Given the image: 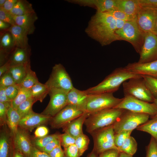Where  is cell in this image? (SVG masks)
<instances>
[{
  "label": "cell",
  "mask_w": 157,
  "mask_h": 157,
  "mask_svg": "<svg viewBox=\"0 0 157 157\" xmlns=\"http://www.w3.org/2000/svg\"><path fill=\"white\" fill-rule=\"evenodd\" d=\"M118 29L116 19L108 12L97 11L91 18L85 32L102 46L120 40L116 33Z\"/></svg>",
  "instance_id": "obj_1"
},
{
  "label": "cell",
  "mask_w": 157,
  "mask_h": 157,
  "mask_svg": "<svg viewBox=\"0 0 157 157\" xmlns=\"http://www.w3.org/2000/svg\"><path fill=\"white\" fill-rule=\"evenodd\" d=\"M131 72L125 67L115 69L97 85L85 90L88 94L113 93L117 90L121 85L129 79L142 77Z\"/></svg>",
  "instance_id": "obj_2"
},
{
  "label": "cell",
  "mask_w": 157,
  "mask_h": 157,
  "mask_svg": "<svg viewBox=\"0 0 157 157\" xmlns=\"http://www.w3.org/2000/svg\"><path fill=\"white\" fill-rule=\"evenodd\" d=\"M125 110L112 108L89 113L84 124L90 134L98 129L113 125Z\"/></svg>",
  "instance_id": "obj_3"
},
{
  "label": "cell",
  "mask_w": 157,
  "mask_h": 157,
  "mask_svg": "<svg viewBox=\"0 0 157 157\" xmlns=\"http://www.w3.org/2000/svg\"><path fill=\"white\" fill-rule=\"evenodd\" d=\"M116 33L120 40L130 43L137 53L140 54L144 40V33L139 28L136 19L126 22L123 26L117 30Z\"/></svg>",
  "instance_id": "obj_4"
},
{
  "label": "cell",
  "mask_w": 157,
  "mask_h": 157,
  "mask_svg": "<svg viewBox=\"0 0 157 157\" xmlns=\"http://www.w3.org/2000/svg\"><path fill=\"white\" fill-rule=\"evenodd\" d=\"M150 116L125 110L113 125L115 134L123 131H132L149 120Z\"/></svg>",
  "instance_id": "obj_5"
},
{
  "label": "cell",
  "mask_w": 157,
  "mask_h": 157,
  "mask_svg": "<svg viewBox=\"0 0 157 157\" xmlns=\"http://www.w3.org/2000/svg\"><path fill=\"white\" fill-rule=\"evenodd\" d=\"M124 95H129L149 103H154L155 99L142 77L130 79L122 83Z\"/></svg>",
  "instance_id": "obj_6"
},
{
  "label": "cell",
  "mask_w": 157,
  "mask_h": 157,
  "mask_svg": "<svg viewBox=\"0 0 157 157\" xmlns=\"http://www.w3.org/2000/svg\"><path fill=\"white\" fill-rule=\"evenodd\" d=\"M115 97L113 93L88 94L86 112L91 113L105 109L114 108L122 100Z\"/></svg>",
  "instance_id": "obj_7"
},
{
  "label": "cell",
  "mask_w": 157,
  "mask_h": 157,
  "mask_svg": "<svg viewBox=\"0 0 157 157\" xmlns=\"http://www.w3.org/2000/svg\"><path fill=\"white\" fill-rule=\"evenodd\" d=\"M90 134L93 140V149L97 154L111 149H118L115 144V133L113 125L98 129Z\"/></svg>",
  "instance_id": "obj_8"
},
{
  "label": "cell",
  "mask_w": 157,
  "mask_h": 157,
  "mask_svg": "<svg viewBox=\"0 0 157 157\" xmlns=\"http://www.w3.org/2000/svg\"><path fill=\"white\" fill-rule=\"evenodd\" d=\"M114 108L147 114L151 117L157 112V105L154 103L147 102L129 95H124L122 101Z\"/></svg>",
  "instance_id": "obj_9"
},
{
  "label": "cell",
  "mask_w": 157,
  "mask_h": 157,
  "mask_svg": "<svg viewBox=\"0 0 157 157\" xmlns=\"http://www.w3.org/2000/svg\"><path fill=\"white\" fill-rule=\"evenodd\" d=\"M45 84L50 89H58L67 93L74 87L69 75L60 63L53 67L49 77Z\"/></svg>",
  "instance_id": "obj_10"
},
{
  "label": "cell",
  "mask_w": 157,
  "mask_h": 157,
  "mask_svg": "<svg viewBox=\"0 0 157 157\" xmlns=\"http://www.w3.org/2000/svg\"><path fill=\"white\" fill-rule=\"evenodd\" d=\"M67 92L60 90L50 89L49 102L42 114L54 117L68 104Z\"/></svg>",
  "instance_id": "obj_11"
},
{
  "label": "cell",
  "mask_w": 157,
  "mask_h": 157,
  "mask_svg": "<svg viewBox=\"0 0 157 157\" xmlns=\"http://www.w3.org/2000/svg\"><path fill=\"white\" fill-rule=\"evenodd\" d=\"M84 113L75 106L67 105L52 118L51 126L54 129L63 128Z\"/></svg>",
  "instance_id": "obj_12"
},
{
  "label": "cell",
  "mask_w": 157,
  "mask_h": 157,
  "mask_svg": "<svg viewBox=\"0 0 157 157\" xmlns=\"http://www.w3.org/2000/svg\"><path fill=\"white\" fill-rule=\"evenodd\" d=\"M138 62L144 63L157 60V36L153 33H144V40Z\"/></svg>",
  "instance_id": "obj_13"
},
{
  "label": "cell",
  "mask_w": 157,
  "mask_h": 157,
  "mask_svg": "<svg viewBox=\"0 0 157 157\" xmlns=\"http://www.w3.org/2000/svg\"><path fill=\"white\" fill-rule=\"evenodd\" d=\"M157 15V9L142 7L136 18L140 29L144 33H153Z\"/></svg>",
  "instance_id": "obj_14"
},
{
  "label": "cell",
  "mask_w": 157,
  "mask_h": 157,
  "mask_svg": "<svg viewBox=\"0 0 157 157\" xmlns=\"http://www.w3.org/2000/svg\"><path fill=\"white\" fill-rule=\"evenodd\" d=\"M52 118L41 113H35L32 110L22 118L19 127L27 131H31L35 128L42 125L51 120Z\"/></svg>",
  "instance_id": "obj_15"
},
{
  "label": "cell",
  "mask_w": 157,
  "mask_h": 157,
  "mask_svg": "<svg viewBox=\"0 0 157 157\" xmlns=\"http://www.w3.org/2000/svg\"><path fill=\"white\" fill-rule=\"evenodd\" d=\"M27 131L19 127L13 137L15 149L20 152L25 157L30 156L33 147Z\"/></svg>",
  "instance_id": "obj_16"
},
{
  "label": "cell",
  "mask_w": 157,
  "mask_h": 157,
  "mask_svg": "<svg viewBox=\"0 0 157 157\" xmlns=\"http://www.w3.org/2000/svg\"><path fill=\"white\" fill-rule=\"evenodd\" d=\"M69 2L81 6L95 8L97 11L107 12L117 9V0H70Z\"/></svg>",
  "instance_id": "obj_17"
},
{
  "label": "cell",
  "mask_w": 157,
  "mask_h": 157,
  "mask_svg": "<svg viewBox=\"0 0 157 157\" xmlns=\"http://www.w3.org/2000/svg\"><path fill=\"white\" fill-rule=\"evenodd\" d=\"M125 67L138 75L157 78V60L144 63H130Z\"/></svg>",
  "instance_id": "obj_18"
},
{
  "label": "cell",
  "mask_w": 157,
  "mask_h": 157,
  "mask_svg": "<svg viewBox=\"0 0 157 157\" xmlns=\"http://www.w3.org/2000/svg\"><path fill=\"white\" fill-rule=\"evenodd\" d=\"M88 95L85 90H80L74 87L67 93V105L75 106L84 112H87Z\"/></svg>",
  "instance_id": "obj_19"
},
{
  "label": "cell",
  "mask_w": 157,
  "mask_h": 157,
  "mask_svg": "<svg viewBox=\"0 0 157 157\" xmlns=\"http://www.w3.org/2000/svg\"><path fill=\"white\" fill-rule=\"evenodd\" d=\"M6 125L0 132V157H13L15 148L11 140L13 136L6 129Z\"/></svg>",
  "instance_id": "obj_20"
},
{
  "label": "cell",
  "mask_w": 157,
  "mask_h": 157,
  "mask_svg": "<svg viewBox=\"0 0 157 157\" xmlns=\"http://www.w3.org/2000/svg\"><path fill=\"white\" fill-rule=\"evenodd\" d=\"M6 31L11 34L15 47L25 48L29 47L27 37L28 34L24 28L16 24L11 26Z\"/></svg>",
  "instance_id": "obj_21"
},
{
  "label": "cell",
  "mask_w": 157,
  "mask_h": 157,
  "mask_svg": "<svg viewBox=\"0 0 157 157\" xmlns=\"http://www.w3.org/2000/svg\"><path fill=\"white\" fill-rule=\"evenodd\" d=\"M89 113H84L82 115L67 124L63 128V131L75 139L83 133V126Z\"/></svg>",
  "instance_id": "obj_22"
},
{
  "label": "cell",
  "mask_w": 157,
  "mask_h": 157,
  "mask_svg": "<svg viewBox=\"0 0 157 157\" xmlns=\"http://www.w3.org/2000/svg\"><path fill=\"white\" fill-rule=\"evenodd\" d=\"M30 52L29 47L25 48L16 47L8 61L10 66L26 65L30 63Z\"/></svg>",
  "instance_id": "obj_23"
},
{
  "label": "cell",
  "mask_w": 157,
  "mask_h": 157,
  "mask_svg": "<svg viewBox=\"0 0 157 157\" xmlns=\"http://www.w3.org/2000/svg\"><path fill=\"white\" fill-rule=\"evenodd\" d=\"M142 7L138 0H117V8L134 19Z\"/></svg>",
  "instance_id": "obj_24"
},
{
  "label": "cell",
  "mask_w": 157,
  "mask_h": 157,
  "mask_svg": "<svg viewBox=\"0 0 157 157\" xmlns=\"http://www.w3.org/2000/svg\"><path fill=\"white\" fill-rule=\"evenodd\" d=\"M13 16L16 24L25 29L28 35L34 33L35 29L34 23L38 19L35 12L20 16Z\"/></svg>",
  "instance_id": "obj_25"
},
{
  "label": "cell",
  "mask_w": 157,
  "mask_h": 157,
  "mask_svg": "<svg viewBox=\"0 0 157 157\" xmlns=\"http://www.w3.org/2000/svg\"><path fill=\"white\" fill-rule=\"evenodd\" d=\"M22 117L17 110L12 106L8 109L7 124L12 136L13 137L17 132Z\"/></svg>",
  "instance_id": "obj_26"
},
{
  "label": "cell",
  "mask_w": 157,
  "mask_h": 157,
  "mask_svg": "<svg viewBox=\"0 0 157 157\" xmlns=\"http://www.w3.org/2000/svg\"><path fill=\"white\" fill-rule=\"evenodd\" d=\"M1 34L0 40V53L7 55L12 52L16 47L12 36L8 31H3Z\"/></svg>",
  "instance_id": "obj_27"
},
{
  "label": "cell",
  "mask_w": 157,
  "mask_h": 157,
  "mask_svg": "<svg viewBox=\"0 0 157 157\" xmlns=\"http://www.w3.org/2000/svg\"><path fill=\"white\" fill-rule=\"evenodd\" d=\"M35 12L32 4L25 0H18L10 13L13 16H20Z\"/></svg>",
  "instance_id": "obj_28"
},
{
  "label": "cell",
  "mask_w": 157,
  "mask_h": 157,
  "mask_svg": "<svg viewBox=\"0 0 157 157\" xmlns=\"http://www.w3.org/2000/svg\"><path fill=\"white\" fill-rule=\"evenodd\" d=\"M30 90L31 97L36 102L39 101L42 102L47 95L49 94L50 89L45 83L42 84L39 81Z\"/></svg>",
  "instance_id": "obj_29"
},
{
  "label": "cell",
  "mask_w": 157,
  "mask_h": 157,
  "mask_svg": "<svg viewBox=\"0 0 157 157\" xmlns=\"http://www.w3.org/2000/svg\"><path fill=\"white\" fill-rule=\"evenodd\" d=\"M30 63L10 66L9 71L17 85L19 84L23 80L26 74L27 66Z\"/></svg>",
  "instance_id": "obj_30"
},
{
  "label": "cell",
  "mask_w": 157,
  "mask_h": 157,
  "mask_svg": "<svg viewBox=\"0 0 157 157\" xmlns=\"http://www.w3.org/2000/svg\"><path fill=\"white\" fill-rule=\"evenodd\" d=\"M38 82L35 72L31 69L30 63L27 66L25 76L22 82L18 85L21 87L30 89Z\"/></svg>",
  "instance_id": "obj_31"
},
{
  "label": "cell",
  "mask_w": 157,
  "mask_h": 157,
  "mask_svg": "<svg viewBox=\"0 0 157 157\" xmlns=\"http://www.w3.org/2000/svg\"><path fill=\"white\" fill-rule=\"evenodd\" d=\"M136 129L149 134L157 142V119H151L138 127Z\"/></svg>",
  "instance_id": "obj_32"
},
{
  "label": "cell",
  "mask_w": 157,
  "mask_h": 157,
  "mask_svg": "<svg viewBox=\"0 0 157 157\" xmlns=\"http://www.w3.org/2000/svg\"><path fill=\"white\" fill-rule=\"evenodd\" d=\"M137 149V143L134 138L131 135L125 140L121 147L119 149L123 152L133 156Z\"/></svg>",
  "instance_id": "obj_33"
},
{
  "label": "cell",
  "mask_w": 157,
  "mask_h": 157,
  "mask_svg": "<svg viewBox=\"0 0 157 157\" xmlns=\"http://www.w3.org/2000/svg\"><path fill=\"white\" fill-rule=\"evenodd\" d=\"M31 97V94L30 89L19 86L18 94L15 98L12 101V106L16 109L22 103Z\"/></svg>",
  "instance_id": "obj_34"
},
{
  "label": "cell",
  "mask_w": 157,
  "mask_h": 157,
  "mask_svg": "<svg viewBox=\"0 0 157 157\" xmlns=\"http://www.w3.org/2000/svg\"><path fill=\"white\" fill-rule=\"evenodd\" d=\"M60 135L61 134L56 133L42 138H35L33 142V146L41 150L51 141L60 138Z\"/></svg>",
  "instance_id": "obj_35"
},
{
  "label": "cell",
  "mask_w": 157,
  "mask_h": 157,
  "mask_svg": "<svg viewBox=\"0 0 157 157\" xmlns=\"http://www.w3.org/2000/svg\"><path fill=\"white\" fill-rule=\"evenodd\" d=\"M89 142L90 139L88 137L83 133L75 138V144L78 149L81 156L88 149Z\"/></svg>",
  "instance_id": "obj_36"
},
{
  "label": "cell",
  "mask_w": 157,
  "mask_h": 157,
  "mask_svg": "<svg viewBox=\"0 0 157 157\" xmlns=\"http://www.w3.org/2000/svg\"><path fill=\"white\" fill-rule=\"evenodd\" d=\"M36 102L31 97L23 102L18 106L16 110L22 118L27 115L32 110L33 105Z\"/></svg>",
  "instance_id": "obj_37"
},
{
  "label": "cell",
  "mask_w": 157,
  "mask_h": 157,
  "mask_svg": "<svg viewBox=\"0 0 157 157\" xmlns=\"http://www.w3.org/2000/svg\"><path fill=\"white\" fill-rule=\"evenodd\" d=\"M145 84L155 99H157V78L142 76Z\"/></svg>",
  "instance_id": "obj_38"
},
{
  "label": "cell",
  "mask_w": 157,
  "mask_h": 157,
  "mask_svg": "<svg viewBox=\"0 0 157 157\" xmlns=\"http://www.w3.org/2000/svg\"><path fill=\"white\" fill-rule=\"evenodd\" d=\"M132 131H123L118 133L115 134V144L119 150L126 139L130 135Z\"/></svg>",
  "instance_id": "obj_39"
},
{
  "label": "cell",
  "mask_w": 157,
  "mask_h": 157,
  "mask_svg": "<svg viewBox=\"0 0 157 157\" xmlns=\"http://www.w3.org/2000/svg\"><path fill=\"white\" fill-rule=\"evenodd\" d=\"M11 106L12 102L6 103L0 102V122L1 126H3L7 124L8 110Z\"/></svg>",
  "instance_id": "obj_40"
},
{
  "label": "cell",
  "mask_w": 157,
  "mask_h": 157,
  "mask_svg": "<svg viewBox=\"0 0 157 157\" xmlns=\"http://www.w3.org/2000/svg\"><path fill=\"white\" fill-rule=\"evenodd\" d=\"M17 85L9 71L0 77V85L5 87Z\"/></svg>",
  "instance_id": "obj_41"
},
{
  "label": "cell",
  "mask_w": 157,
  "mask_h": 157,
  "mask_svg": "<svg viewBox=\"0 0 157 157\" xmlns=\"http://www.w3.org/2000/svg\"><path fill=\"white\" fill-rule=\"evenodd\" d=\"M116 19L124 21L125 22L130 21L134 19L129 16L122 11L116 9L108 12Z\"/></svg>",
  "instance_id": "obj_42"
},
{
  "label": "cell",
  "mask_w": 157,
  "mask_h": 157,
  "mask_svg": "<svg viewBox=\"0 0 157 157\" xmlns=\"http://www.w3.org/2000/svg\"><path fill=\"white\" fill-rule=\"evenodd\" d=\"M60 140L61 145L64 149L75 143V139L67 133L61 134Z\"/></svg>",
  "instance_id": "obj_43"
},
{
  "label": "cell",
  "mask_w": 157,
  "mask_h": 157,
  "mask_svg": "<svg viewBox=\"0 0 157 157\" xmlns=\"http://www.w3.org/2000/svg\"><path fill=\"white\" fill-rule=\"evenodd\" d=\"M146 157H157V142L152 137L147 147Z\"/></svg>",
  "instance_id": "obj_44"
},
{
  "label": "cell",
  "mask_w": 157,
  "mask_h": 157,
  "mask_svg": "<svg viewBox=\"0 0 157 157\" xmlns=\"http://www.w3.org/2000/svg\"><path fill=\"white\" fill-rule=\"evenodd\" d=\"M0 20L8 23L11 26L16 25L13 15L9 12L0 8Z\"/></svg>",
  "instance_id": "obj_45"
},
{
  "label": "cell",
  "mask_w": 157,
  "mask_h": 157,
  "mask_svg": "<svg viewBox=\"0 0 157 157\" xmlns=\"http://www.w3.org/2000/svg\"><path fill=\"white\" fill-rule=\"evenodd\" d=\"M19 90V86L17 85L5 87V91L8 98L12 101L17 96Z\"/></svg>",
  "instance_id": "obj_46"
},
{
  "label": "cell",
  "mask_w": 157,
  "mask_h": 157,
  "mask_svg": "<svg viewBox=\"0 0 157 157\" xmlns=\"http://www.w3.org/2000/svg\"><path fill=\"white\" fill-rule=\"evenodd\" d=\"M66 157H80L78 149L75 144L72 145L64 149Z\"/></svg>",
  "instance_id": "obj_47"
},
{
  "label": "cell",
  "mask_w": 157,
  "mask_h": 157,
  "mask_svg": "<svg viewBox=\"0 0 157 157\" xmlns=\"http://www.w3.org/2000/svg\"><path fill=\"white\" fill-rule=\"evenodd\" d=\"M60 144V138L56 139L51 141L41 151L48 154Z\"/></svg>",
  "instance_id": "obj_48"
},
{
  "label": "cell",
  "mask_w": 157,
  "mask_h": 157,
  "mask_svg": "<svg viewBox=\"0 0 157 157\" xmlns=\"http://www.w3.org/2000/svg\"><path fill=\"white\" fill-rule=\"evenodd\" d=\"M49 133L48 129L46 126L41 125L37 127L35 131V138H40L47 135Z\"/></svg>",
  "instance_id": "obj_49"
},
{
  "label": "cell",
  "mask_w": 157,
  "mask_h": 157,
  "mask_svg": "<svg viewBox=\"0 0 157 157\" xmlns=\"http://www.w3.org/2000/svg\"><path fill=\"white\" fill-rule=\"evenodd\" d=\"M141 6L157 9V0H138Z\"/></svg>",
  "instance_id": "obj_50"
},
{
  "label": "cell",
  "mask_w": 157,
  "mask_h": 157,
  "mask_svg": "<svg viewBox=\"0 0 157 157\" xmlns=\"http://www.w3.org/2000/svg\"><path fill=\"white\" fill-rule=\"evenodd\" d=\"M120 152L117 149H111L100 154L99 157H118Z\"/></svg>",
  "instance_id": "obj_51"
},
{
  "label": "cell",
  "mask_w": 157,
  "mask_h": 157,
  "mask_svg": "<svg viewBox=\"0 0 157 157\" xmlns=\"http://www.w3.org/2000/svg\"><path fill=\"white\" fill-rule=\"evenodd\" d=\"M28 157H51L49 155L33 146L31 153Z\"/></svg>",
  "instance_id": "obj_52"
},
{
  "label": "cell",
  "mask_w": 157,
  "mask_h": 157,
  "mask_svg": "<svg viewBox=\"0 0 157 157\" xmlns=\"http://www.w3.org/2000/svg\"><path fill=\"white\" fill-rule=\"evenodd\" d=\"M48 154L51 157H65L64 152L61 147V144L54 149Z\"/></svg>",
  "instance_id": "obj_53"
},
{
  "label": "cell",
  "mask_w": 157,
  "mask_h": 157,
  "mask_svg": "<svg viewBox=\"0 0 157 157\" xmlns=\"http://www.w3.org/2000/svg\"><path fill=\"white\" fill-rule=\"evenodd\" d=\"M8 98L5 91V87L0 85V102L6 103L12 102Z\"/></svg>",
  "instance_id": "obj_54"
},
{
  "label": "cell",
  "mask_w": 157,
  "mask_h": 157,
  "mask_svg": "<svg viewBox=\"0 0 157 157\" xmlns=\"http://www.w3.org/2000/svg\"><path fill=\"white\" fill-rule=\"evenodd\" d=\"M18 0H6L2 8L6 11L10 12Z\"/></svg>",
  "instance_id": "obj_55"
},
{
  "label": "cell",
  "mask_w": 157,
  "mask_h": 157,
  "mask_svg": "<svg viewBox=\"0 0 157 157\" xmlns=\"http://www.w3.org/2000/svg\"><path fill=\"white\" fill-rule=\"evenodd\" d=\"M10 65L8 61L0 66V77L9 71Z\"/></svg>",
  "instance_id": "obj_56"
},
{
  "label": "cell",
  "mask_w": 157,
  "mask_h": 157,
  "mask_svg": "<svg viewBox=\"0 0 157 157\" xmlns=\"http://www.w3.org/2000/svg\"><path fill=\"white\" fill-rule=\"evenodd\" d=\"M11 25L10 24L0 20V29L5 31L9 28Z\"/></svg>",
  "instance_id": "obj_57"
},
{
  "label": "cell",
  "mask_w": 157,
  "mask_h": 157,
  "mask_svg": "<svg viewBox=\"0 0 157 157\" xmlns=\"http://www.w3.org/2000/svg\"><path fill=\"white\" fill-rule=\"evenodd\" d=\"M13 157H25V156L20 152L15 149Z\"/></svg>",
  "instance_id": "obj_58"
},
{
  "label": "cell",
  "mask_w": 157,
  "mask_h": 157,
  "mask_svg": "<svg viewBox=\"0 0 157 157\" xmlns=\"http://www.w3.org/2000/svg\"><path fill=\"white\" fill-rule=\"evenodd\" d=\"M118 157H133V156L124 152H120Z\"/></svg>",
  "instance_id": "obj_59"
},
{
  "label": "cell",
  "mask_w": 157,
  "mask_h": 157,
  "mask_svg": "<svg viewBox=\"0 0 157 157\" xmlns=\"http://www.w3.org/2000/svg\"><path fill=\"white\" fill-rule=\"evenodd\" d=\"M97 154L96 152L93 149L92 152L89 154L87 157H97Z\"/></svg>",
  "instance_id": "obj_60"
},
{
  "label": "cell",
  "mask_w": 157,
  "mask_h": 157,
  "mask_svg": "<svg viewBox=\"0 0 157 157\" xmlns=\"http://www.w3.org/2000/svg\"><path fill=\"white\" fill-rule=\"evenodd\" d=\"M153 33L157 36V15L155 21Z\"/></svg>",
  "instance_id": "obj_61"
},
{
  "label": "cell",
  "mask_w": 157,
  "mask_h": 157,
  "mask_svg": "<svg viewBox=\"0 0 157 157\" xmlns=\"http://www.w3.org/2000/svg\"><path fill=\"white\" fill-rule=\"evenodd\" d=\"M6 0H0V8H2L6 1Z\"/></svg>",
  "instance_id": "obj_62"
},
{
  "label": "cell",
  "mask_w": 157,
  "mask_h": 157,
  "mask_svg": "<svg viewBox=\"0 0 157 157\" xmlns=\"http://www.w3.org/2000/svg\"><path fill=\"white\" fill-rule=\"evenodd\" d=\"M154 103L157 105V99H154ZM151 119H157V112L154 116L151 117Z\"/></svg>",
  "instance_id": "obj_63"
},
{
  "label": "cell",
  "mask_w": 157,
  "mask_h": 157,
  "mask_svg": "<svg viewBox=\"0 0 157 157\" xmlns=\"http://www.w3.org/2000/svg\"><path fill=\"white\" fill-rule=\"evenodd\" d=\"M65 157H66L65 156Z\"/></svg>",
  "instance_id": "obj_64"
}]
</instances>
